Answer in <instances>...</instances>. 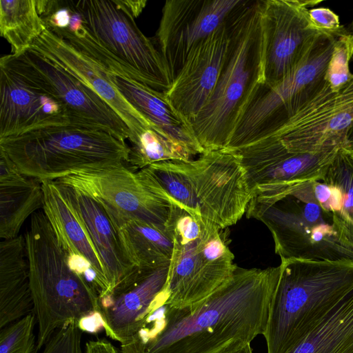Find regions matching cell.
I'll use <instances>...</instances> for the list:
<instances>
[{"instance_id":"22","label":"cell","mask_w":353,"mask_h":353,"mask_svg":"<svg viewBox=\"0 0 353 353\" xmlns=\"http://www.w3.org/2000/svg\"><path fill=\"white\" fill-rule=\"evenodd\" d=\"M54 182L72 208L103 263L108 293L137 267L126 256L117 227L101 203L78 189Z\"/></svg>"},{"instance_id":"6","label":"cell","mask_w":353,"mask_h":353,"mask_svg":"<svg viewBox=\"0 0 353 353\" xmlns=\"http://www.w3.org/2000/svg\"><path fill=\"white\" fill-rule=\"evenodd\" d=\"M246 216L268 228L281 260L353 261V235L337 215L318 203L311 181L283 195L252 196Z\"/></svg>"},{"instance_id":"38","label":"cell","mask_w":353,"mask_h":353,"mask_svg":"<svg viewBox=\"0 0 353 353\" xmlns=\"http://www.w3.org/2000/svg\"><path fill=\"white\" fill-rule=\"evenodd\" d=\"M62 3L58 0H35L37 10L43 20L60 8Z\"/></svg>"},{"instance_id":"40","label":"cell","mask_w":353,"mask_h":353,"mask_svg":"<svg viewBox=\"0 0 353 353\" xmlns=\"http://www.w3.org/2000/svg\"><path fill=\"white\" fill-rule=\"evenodd\" d=\"M225 353H253L250 343L246 344L238 349L226 352Z\"/></svg>"},{"instance_id":"3","label":"cell","mask_w":353,"mask_h":353,"mask_svg":"<svg viewBox=\"0 0 353 353\" xmlns=\"http://www.w3.org/2000/svg\"><path fill=\"white\" fill-rule=\"evenodd\" d=\"M143 170L159 197L223 229L242 218L252 199L236 150H205L196 159L163 161Z\"/></svg>"},{"instance_id":"27","label":"cell","mask_w":353,"mask_h":353,"mask_svg":"<svg viewBox=\"0 0 353 353\" xmlns=\"http://www.w3.org/2000/svg\"><path fill=\"white\" fill-rule=\"evenodd\" d=\"M288 353H353V288Z\"/></svg>"},{"instance_id":"34","label":"cell","mask_w":353,"mask_h":353,"mask_svg":"<svg viewBox=\"0 0 353 353\" xmlns=\"http://www.w3.org/2000/svg\"><path fill=\"white\" fill-rule=\"evenodd\" d=\"M309 14L314 23L323 30L336 31L343 26L339 15L328 8H312L310 9Z\"/></svg>"},{"instance_id":"18","label":"cell","mask_w":353,"mask_h":353,"mask_svg":"<svg viewBox=\"0 0 353 353\" xmlns=\"http://www.w3.org/2000/svg\"><path fill=\"white\" fill-rule=\"evenodd\" d=\"M69 125L61 102L0 61V139Z\"/></svg>"},{"instance_id":"19","label":"cell","mask_w":353,"mask_h":353,"mask_svg":"<svg viewBox=\"0 0 353 353\" xmlns=\"http://www.w3.org/2000/svg\"><path fill=\"white\" fill-rule=\"evenodd\" d=\"M341 149L294 154L289 152L279 141L262 140L236 151L241 156L252 194L260 190L292 187L321 178Z\"/></svg>"},{"instance_id":"15","label":"cell","mask_w":353,"mask_h":353,"mask_svg":"<svg viewBox=\"0 0 353 353\" xmlns=\"http://www.w3.org/2000/svg\"><path fill=\"white\" fill-rule=\"evenodd\" d=\"M240 0H168L155 41L172 81L191 50L227 19Z\"/></svg>"},{"instance_id":"13","label":"cell","mask_w":353,"mask_h":353,"mask_svg":"<svg viewBox=\"0 0 353 353\" xmlns=\"http://www.w3.org/2000/svg\"><path fill=\"white\" fill-rule=\"evenodd\" d=\"M319 0H263L265 38L264 87H271L291 73L310 54L323 30L310 17Z\"/></svg>"},{"instance_id":"42","label":"cell","mask_w":353,"mask_h":353,"mask_svg":"<svg viewBox=\"0 0 353 353\" xmlns=\"http://www.w3.org/2000/svg\"><path fill=\"white\" fill-rule=\"evenodd\" d=\"M349 152H350L352 154V155L353 156V150H352V151H349Z\"/></svg>"},{"instance_id":"33","label":"cell","mask_w":353,"mask_h":353,"mask_svg":"<svg viewBox=\"0 0 353 353\" xmlns=\"http://www.w3.org/2000/svg\"><path fill=\"white\" fill-rule=\"evenodd\" d=\"M82 335L83 331L78 323H72L57 330L41 353H84Z\"/></svg>"},{"instance_id":"26","label":"cell","mask_w":353,"mask_h":353,"mask_svg":"<svg viewBox=\"0 0 353 353\" xmlns=\"http://www.w3.org/2000/svg\"><path fill=\"white\" fill-rule=\"evenodd\" d=\"M116 227L123 249L134 266L153 269L170 264L173 240L167 228L138 220L125 221Z\"/></svg>"},{"instance_id":"24","label":"cell","mask_w":353,"mask_h":353,"mask_svg":"<svg viewBox=\"0 0 353 353\" xmlns=\"http://www.w3.org/2000/svg\"><path fill=\"white\" fill-rule=\"evenodd\" d=\"M24 236L0 243V329L33 312Z\"/></svg>"},{"instance_id":"17","label":"cell","mask_w":353,"mask_h":353,"mask_svg":"<svg viewBox=\"0 0 353 353\" xmlns=\"http://www.w3.org/2000/svg\"><path fill=\"white\" fill-rule=\"evenodd\" d=\"M90 56L105 70L125 100L148 121L187 146L195 155L205 151L191 122L171 103L165 93L147 86L137 72L101 46L94 48Z\"/></svg>"},{"instance_id":"35","label":"cell","mask_w":353,"mask_h":353,"mask_svg":"<svg viewBox=\"0 0 353 353\" xmlns=\"http://www.w3.org/2000/svg\"><path fill=\"white\" fill-rule=\"evenodd\" d=\"M68 3V1H67ZM72 10L68 6H61L51 15L43 20L46 27L52 29H65L70 26L72 20Z\"/></svg>"},{"instance_id":"28","label":"cell","mask_w":353,"mask_h":353,"mask_svg":"<svg viewBox=\"0 0 353 353\" xmlns=\"http://www.w3.org/2000/svg\"><path fill=\"white\" fill-rule=\"evenodd\" d=\"M46 28L35 0L0 1V34L10 45L12 54L28 50Z\"/></svg>"},{"instance_id":"12","label":"cell","mask_w":353,"mask_h":353,"mask_svg":"<svg viewBox=\"0 0 353 353\" xmlns=\"http://www.w3.org/2000/svg\"><path fill=\"white\" fill-rule=\"evenodd\" d=\"M126 165L74 173L54 181L97 200L116 226L138 220L166 228L171 205L155 194L143 170L136 171Z\"/></svg>"},{"instance_id":"8","label":"cell","mask_w":353,"mask_h":353,"mask_svg":"<svg viewBox=\"0 0 353 353\" xmlns=\"http://www.w3.org/2000/svg\"><path fill=\"white\" fill-rule=\"evenodd\" d=\"M0 149L23 174L40 181L128 164L130 153L125 141L107 132L70 125L0 139Z\"/></svg>"},{"instance_id":"29","label":"cell","mask_w":353,"mask_h":353,"mask_svg":"<svg viewBox=\"0 0 353 353\" xmlns=\"http://www.w3.org/2000/svg\"><path fill=\"white\" fill-rule=\"evenodd\" d=\"M194 156L190 148L154 125L144 130L130 147L127 165L140 170L163 161H190Z\"/></svg>"},{"instance_id":"25","label":"cell","mask_w":353,"mask_h":353,"mask_svg":"<svg viewBox=\"0 0 353 353\" xmlns=\"http://www.w3.org/2000/svg\"><path fill=\"white\" fill-rule=\"evenodd\" d=\"M41 182L43 191L42 210L59 242L69 256L80 257L89 262L99 281V296L105 295L109 290L105 269L83 226L54 181Z\"/></svg>"},{"instance_id":"30","label":"cell","mask_w":353,"mask_h":353,"mask_svg":"<svg viewBox=\"0 0 353 353\" xmlns=\"http://www.w3.org/2000/svg\"><path fill=\"white\" fill-rule=\"evenodd\" d=\"M333 193L330 211L353 235V156L341 148L324 170L321 178Z\"/></svg>"},{"instance_id":"39","label":"cell","mask_w":353,"mask_h":353,"mask_svg":"<svg viewBox=\"0 0 353 353\" xmlns=\"http://www.w3.org/2000/svg\"><path fill=\"white\" fill-rule=\"evenodd\" d=\"M347 151L353 150V123L352 124L346 137V144L345 148Z\"/></svg>"},{"instance_id":"36","label":"cell","mask_w":353,"mask_h":353,"mask_svg":"<svg viewBox=\"0 0 353 353\" xmlns=\"http://www.w3.org/2000/svg\"><path fill=\"white\" fill-rule=\"evenodd\" d=\"M84 353H121L112 343L105 339L91 340L85 343Z\"/></svg>"},{"instance_id":"41","label":"cell","mask_w":353,"mask_h":353,"mask_svg":"<svg viewBox=\"0 0 353 353\" xmlns=\"http://www.w3.org/2000/svg\"><path fill=\"white\" fill-rule=\"evenodd\" d=\"M347 30L353 35V19L347 28Z\"/></svg>"},{"instance_id":"16","label":"cell","mask_w":353,"mask_h":353,"mask_svg":"<svg viewBox=\"0 0 353 353\" xmlns=\"http://www.w3.org/2000/svg\"><path fill=\"white\" fill-rule=\"evenodd\" d=\"M347 29L325 32L303 61L286 77L264 87L250 105L227 147L237 150L250 144L274 114L306 86L325 76L337 37Z\"/></svg>"},{"instance_id":"1","label":"cell","mask_w":353,"mask_h":353,"mask_svg":"<svg viewBox=\"0 0 353 353\" xmlns=\"http://www.w3.org/2000/svg\"><path fill=\"white\" fill-rule=\"evenodd\" d=\"M281 265L237 266L232 276L203 301L183 308L162 305L163 315L121 353H225L263 335Z\"/></svg>"},{"instance_id":"14","label":"cell","mask_w":353,"mask_h":353,"mask_svg":"<svg viewBox=\"0 0 353 353\" xmlns=\"http://www.w3.org/2000/svg\"><path fill=\"white\" fill-rule=\"evenodd\" d=\"M169 265L135 268L110 292L99 297V314L106 334L121 345L130 343L154 312L164 305Z\"/></svg>"},{"instance_id":"7","label":"cell","mask_w":353,"mask_h":353,"mask_svg":"<svg viewBox=\"0 0 353 353\" xmlns=\"http://www.w3.org/2000/svg\"><path fill=\"white\" fill-rule=\"evenodd\" d=\"M166 228L173 240L164 291V305L183 308L213 294L233 274L237 265L227 228L171 205Z\"/></svg>"},{"instance_id":"37","label":"cell","mask_w":353,"mask_h":353,"mask_svg":"<svg viewBox=\"0 0 353 353\" xmlns=\"http://www.w3.org/2000/svg\"><path fill=\"white\" fill-rule=\"evenodd\" d=\"M120 8L128 12L134 19L139 16L147 3L146 0H113Z\"/></svg>"},{"instance_id":"21","label":"cell","mask_w":353,"mask_h":353,"mask_svg":"<svg viewBox=\"0 0 353 353\" xmlns=\"http://www.w3.org/2000/svg\"><path fill=\"white\" fill-rule=\"evenodd\" d=\"M30 48L63 68L102 98L129 128L131 143L136 142L144 130L154 125L121 94L103 67L50 28H47Z\"/></svg>"},{"instance_id":"20","label":"cell","mask_w":353,"mask_h":353,"mask_svg":"<svg viewBox=\"0 0 353 353\" xmlns=\"http://www.w3.org/2000/svg\"><path fill=\"white\" fill-rule=\"evenodd\" d=\"M227 20V19H226ZM226 21L196 44L165 92L171 103L192 123L210 98L229 46Z\"/></svg>"},{"instance_id":"4","label":"cell","mask_w":353,"mask_h":353,"mask_svg":"<svg viewBox=\"0 0 353 353\" xmlns=\"http://www.w3.org/2000/svg\"><path fill=\"white\" fill-rule=\"evenodd\" d=\"M265 332L267 353L296 347L353 288V261L281 260Z\"/></svg>"},{"instance_id":"31","label":"cell","mask_w":353,"mask_h":353,"mask_svg":"<svg viewBox=\"0 0 353 353\" xmlns=\"http://www.w3.org/2000/svg\"><path fill=\"white\" fill-rule=\"evenodd\" d=\"M37 320L30 313L0 329V353H35Z\"/></svg>"},{"instance_id":"2","label":"cell","mask_w":353,"mask_h":353,"mask_svg":"<svg viewBox=\"0 0 353 353\" xmlns=\"http://www.w3.org/2000/svg\"><path fill=\"white\" fill-rule=\"evenodd\" d=\"M263 0H240L226 23L229 46L216 87L192 121L204 150L227 148L250 105L265 83Z\"/></svg>"},{"instance_id":"9","label":"cell","mask_w":353,"mask_h":353,"mask_svg":"<svg viewBox=\"0 0 353 353\" xmlns=\"http://www.w3.org/2000/svg\"><path fill=\"white\" fill-rule=\"evenodd\" d=\"M352 123L353 78L334 90L324 76L288 101L251 143L276 141L294 154L345 148Z\"/></svg>"},{"instance_id":"11","label":"cell","mask_w":353,"mask_h":353,"mask_svg":"<svg viewBox=\"0 0 353 353\" xmlns=\"http://www.w3.org/2000/svg\"><path fill=\"white\" fill-rule=\"evenodd\" d=\"M0 61L61 102L70 125L102 130L120 140H130L129 128L102 98L41 54L29 48L19 55L3 56Z\"/></svg>"},{"instance_id":"5","label":"cell","mask_w":353,"mask_h":353,"mask_svg":"<svg viewBox=\"0 0 353 353\" xmlns=\"http://www.w3.org/2000/svg\"><path fill=\"white\" fill-rule=\"evenodd\" d=\"M24 237L38 324V353L59 329L99 314V294L72 268L43 210L30 216Z\"/></svg>"},{"instance_id":"32","label":"cell","mask_w":353,"mask_h":353,"mask_svg":"<svg viewBox=\"0 0 353 353\" xmlns=\"http://www.w3.org/2000/svg\"><path fill=\"white\" fill-rule=\"evenodd\" d=\"M352 57L353 35L347 30L337 37L325 74L333 90H339L353 78L350 70Z\"/></svg>"},{"instance_id":"10","label":"cell","mask_w":353,"mask_h":353,"mask_svg":"<svg viewBox=\"0 0 353 353\" xmlns=\"http://www.w3.org/2000/svg\"><path fill=\"white\" fill-rule=\"evenodd\" d=\"M94 40L132 70L150 88L165 93L172 78L158 48L134 18L113 0L69 1Z\"/></svg>"},{"instance_id":"23","label":"cell","mask_w":353,"mask_h":353,"mask_svg":"<svg viewBox=\"0 0 353 353\" xmlns=\"http://www.w3.org/2000/svg\"><path fill=\"white\" fill-rule=\"evenodd\" d=\"M43 206L42 184L23 174L0 149V238L17 237L26 220Z\"/></svg>"}]
</instances>
